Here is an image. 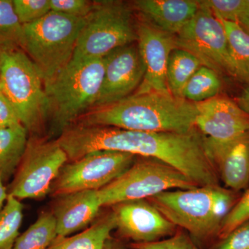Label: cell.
I'll return each instance as SVG.
<instances>
[{
    "label": "cell",
    "mask_w": 249,
    "mask_h": 249,
    "mask_svg": "<svg viewBox=\"0 0 249 249\" xmlns=\"http://www.w3.org/2000/svg\"><path fill=\"white\" fill-rule=\"evenodd\" d=\"M58 236L53 214L44 211L26 231L19 235L14 249H49Z\"/></svg>",
    "instance_id": "obj_23"
},
{
    "label": "cell",
    "mask_w": 249,
    "mask_h": 249,
    "mask_svg": "<svg viewBox=\"0 0 249 249\" xmlns=\"http://www.w3.org/2000/svg\"><path fill=\"white\" fill-rule=\"evenodd\" d=\"M96 5V1L87 0H50L52 11L74 18H88Z\"/></svg>",
    "instance_id": "obj_30"
},
{
    "label": "cell",
    "mask_w": 249,
    "mask_h": 249,
    "mask_svg": "<svg viewBox=\"0 0 249 249\" xmlns=\"http://www.w3.org/2000/svg\"><path fill=\"white\" fill-rule=\"evenodd\" d=\"M219 20L227 34L234 78L249 84V33L239 23Z\"/></svg>",
    "instance_id": "obj_21"
},
{
    "label": "cell",
    "mask_w": 249,
    "mask_h": 249,
    "mask_svg": "<svg viewBox=\"0 0 249 249\" xmlns=\"http://www.w3.org/2000/svg\"><path fill=\"white\" fill-rule=\"evenodd\" d=\"M239 24H241L245 30L249 31V0H245V4L239 20Z\"/></svg>",
    "instance_id": "obj_34"
},
{
    "label": "cell",
    "mask_w": 249,
    "mask_h": 249,
    "mask_svg": "<svg viewBox=\"0 0 249 249\" xmlns=\"http://www.w3.org/2000/svg\"><path fill=\"white\" fill-rule=\"evenodd\" d=\"M210 249H249V221L236 228Z\"/></svg>",
    "instance_id": "obj_32"
},
{
    "label": "cell",
    "mask_w": 249,
    "mask_h": 249,
    "mask_svg": "<svg viewBox=\"0 0 249 249\" xmlns=\"http://www.w3.org/2000/svg\"><path fill=\"white\" fill-rule=\"evenodd\" d=\"M249 221V188L223 219L217 233L221 240L239 226Z\"/></svg>",
    "instance_id": "obj_28"
},
{
    "label": "cell",
    "mask_w": 249,
    "mask_h": 249,
    "mask_svg": "<svg viewBox=\"0 0 249 249\" xmlns=\"http://www.w3.org/2000/svg\"><path fill=\"white\" fill-rule=\"evenodd\" d=\"M196 105V127L209 142L227 144L249 134V115L237 103L217 96Z\"/></svg>",
    "instance_id": "obj_14"
},
{
    "label": "cell",
    "mask_w": 249,
    "mask_h": 249,
    "mask_svg": "<svg viewBox=\"0 0 249 249\" xmlns=\"http://www.w3.org/2000/svg\"><path fill=\"white\" fill-rule=\"evenodd\" d=\"M55 199L52 213L60 237L86 229L102 208L98 192L94 190L69 193Z\"/></svg>",
    "instance_id": "obj_17"
},
{
    "label": "cell",
    "mask_w": 249,
    "mask_h": 249,
    "mask_svg": "<svg viewBox=\"0 0 249 249\" xmlns=\"http://www.w3.org/2000/svg\"><path fill=\"white\" fill-rule=\"evenodd\" d=\"M137 40L132 14L125 4L121 1H96L80 32L70 62L103 58Z\"/></svg>",
    "instance_id": "obj_6"
},
{
    "label": "cell",
    "mask_w": 249,
    "mask_h": 249,
    "mask_svg": "<svg viewBox=\"0 0 249 249\" xmlns=\"http://www.w3.org/2000/svg\"><path fill=\"white\" fill-rule=\"evenodd\" d=\"M23 26L15 12L13 1L0 0V52L22 49Z\"/></svg>",
    "instance_id": "obj_25"
},
{
    "label": "cell",
    "mask_w": 249,
    "mask_h": 249,
    "mask_svg": "<svg viewBox=\"0 0 249 249\" xmlns=\"http://www.w3.org/2000/svg\"><path fill=\"white\" fill-rule=\"evenodd\" d=\"M22 219L23 205L16 198L8 196L0 211V249H14Z\"/></svg>",
    "instance_id": "obj_26"
},
{
    "label": "cell",
    "mask_w": 249,
    "mask_h": 249,
    "mask_svg": "<svg viewBox=\"0 0 249 249\" xmlns=\"http://www.w3.org/2000/svg\"><path fill=\"white\" fill-rule=\"evenodd\" d=\"M67 162L66 152L56 140L30 137L7 188L8 196L19 201L45 197L50 193L53 181Z\"/></svg>",
    "instance_id": "obj_9"
},
{
    "label": "cell",
    "mask_w": 249,
    "mask_h": 249,
    "mask_svg": "<svg viewBox=\"0 0 249 249\" xmlns=\"http://www.w3.org/2000/svg\"><path fill=\"white\" fill-rule=\"evenodd\" d=\"M116 229L112 212L95 221L90 227L73 236H57L49 249H103Z\"/></svg>",
    "instance_id": "obj_19"
},
{
    "label": "cell",
    "mask_w": 249,
    "mask_h": 249,
    "mask_svg": "<svg viewBox=\"0 0 249 249\" xmlns=\"http://www.w3.org/2000/svg\"><path fill=\"white\" fill-rule=\"evenodd\" d=\"M103 249H128L125 245H124L120 241L114 240L112 238H109L106 242Z\"/></svg>",
    "instance_id": "obj_36"
},
{
    "label": "cell",
    "mask_w": 249,
    "mask_h": 249,
    "mask_svg": "<svg viewBox=\"0 0 249 249\" xmlns=\"http://www.w3.org/2000/svg\"><path fill=\"white\" fill-rule=\"evenodd\" d=\"M87 18L50 11L38 20L22 25V50L35 64L45 84L71 61Z\"/></svg>",
    "instance_id": "obj_4"
},
{
    "label": "cell",
    "mask_w": 249,
    "mask_h": 249,
    "mask_svg": "<svg viewBox=\"0 0 249 249\" xmlns=\"http://www.w3.org/2000/svg\"><path fill=\"white\" fill-rule=\"evenodd\" d=\"M237 104L249 115V86L240 95Z\"/></svg>",
    "instance_id": "obj_35"
},
{
    "label": "cell",
    "mask_w": 249,
    "mask_h": 249,
    "mask_svg": "<svg viewBox=\"0 0 249 249\" xmlns=\"http://www.w3.org/2000/svg\"><path fill=\"white\" fill-rule=\"evenodd\" d=\"M7 197V188L4 186V183L0 178V211L4 207V203H6Z\"/></svg>",
    "instance_id": "obj_37"
},
{
    "label": "cell",
    "mask_w": 249,
    "mask_h": 249,
    "mask_svg": "<svg viewBox=\"0 0 249 249\" xmlns=\"http://www.w3.org/2000/svg\"><path fill=\"white\" fill-rule=\"evenodd\" d=\"M16 109L0 85V128L20 124Z\"/></svg>",
    "instance_id": "obj_33"
},
{
    "label": "cell",
    "mask_w": 249,
    "mask_h": 249,
    "mask_svg": "<svg viewBox=\"0 0 249 249\" xmlns=\"http://www.w3.org/2000/svg\"><path fill=\"white\" fill-rule=\"evenodd\" d=\"M111 207L116 229L123 237L134 243L157 242L173 235L175 226L150 201H125Z\"/></svg>",
    "instance_id": "obj_15"
},
{
    "label": "cell",
    "mask_w": 249,
    "mask_h": 249,
    "mask_svg": "<svg viewBox=\"0 0 249 249\" xmlns=\"http://www.w3.org/2000/svg\"><path fill=\"white\" fill-rule=\"evenodd\" d=\"M217 19L239 23L245 0H207L200 1Z\"/></svg>",
    "instance_id": "obj_29"
},
{
    "label": "cell",
    "mask_w": 249,
    "mask_h": 249,
    "mask_svg": "<svg viewBox=\"0 0 249 249\" xmlns=\"http://www.w3.org/2000/svg\"><path fill=\"white\" fill-rule=\"evenodd\" d=\"M13 4L22 25L38 20L52 11L50 0H14Z\"/></svg>",
    "instance_id": "obj_27"
},
{
    "label": "cell",
    "mask_w": 249,
    "mask_h": 249,
    "mask_svg": "<svg viewBox=\"0 0 249 249\" xmlns=\"http://www.w3.org/2000/svg\"><path fill=\"white\" fill-rule=\"evenodd\" d=\"M28 134L22 124L0 128V178L4 183L16 173L27 147Z\"/></svg>",
    "instance_id": "obj_20"
},
{
    "label": "cell",
    "mask_w": 249,
    "mask_h": 249,
    "mask_svg": "<svg viewBox=\"0 0 249 249\" xmlns=\"http://www.w3.org/2000/svg\"><path fill=\"white\" fill-rule=\"evenodd\" d=\"M137 156L125 152H91L62 167L51 188L53 197L83 191H98L121 176Z\"/></svg>",
    "instance_id": "obj_10"
},
{
    "label": "cell",
    "mask_w": 249,
    "mask_h": 249,
    "mask_svg": "<svg viewBox=\"0 0 249 249\" xmlns=\"http://www.w3.org/2000/svg\"><path fill=\"white\" fill-rule=\"evenodd\" d=\"M137 35L145 73L136 93H170L167 85V66L170 53L178 48L176 36L160 30L148 22L139 24Z\"/></svg>",
    "instance_id": "obj_13"
},
{
    "label": "cell",
    "mask_w": 249,
    "mask_h": 249,
    "mask_svg": "<svg viewBox=\"0 0 249 249\" xmlns=\"http://www.w3.org/2000/svg\"><path fill=\"white\" fill-rule=\"evenodd\" d=\"M218 186L163 192L149 201L175 226L188 231L196 240L217 236L222 220L214 211Z\"/></svg>",
    "instance_id": "obj_8"
},
{
    "label": "cell",
    "mask_w": 249,
    "mask_h": 249,
    "mask_svg": "<svg viewBox=\"0 0 249 249\" xmlns=\"http://www.w3.org/2000/svg\"><path fill=\"white\" fill-rule=\"evenodd\" d=\"M136 9L160 30L177 36L199 11L194 0H137Z\"/></svg>",
    "instance_id": "obj_18"
},
{
    "label": "cell",
    "mask_w": 249,
    "mask_h": 249,
    "mask_svg": "<svg viewBox=\"0 0 249 249\" xmlns=\"http://www.w3.org/2000/svg\"><path fill=\"white\" fill-rule=\"evenodd\" d=\"M199 11L176 36L177 47L194 55L203 66L234 77L227 34L219 19L199 1Z\"/></svg>",
    "instance_id": "obj_11"
},
{
    "label": "cell",
    "mask_w": 249,
    "mask_h": 249,
    "mask_svg": "<svg viewBox=\"0 0 249 249\" xmlns=\"http://www.w3.org/2000/svg\"><path fill=\"white\" fill-rule=\"evenodd\" d=\"M0 85L28 132H37L50 104L40 71L22 49L0 52Z\"/></svg>",
    "instance_id": "obj_5"
},
{
    "label": "cell",
    "mask_w": 249,
    "mask_h": 249,
    "mask_svg": "<svg viewBox=\"0 0 249 249\" xmlns=\"http://www.w3.org/2000/svg\"><path fill=\"white\" fill-rule=\"evenodd\" d=\"M197 184L173 167L157 160L134 163L124 174L98 190L102 207L153 197L173 189L187 190Z\"/></svg>",
    "instance_id": "obj_7"
},
{
    "label": "cell",
    "mask_w": 249,
    "mask_h": 249,
    "mask_svg": "<svg viewBox=\"0 0 249 249\" xmlns=\"http://www.w3.org/2000/svg\"><path fill=\"white\" fill-rule=\"evenodd\" d=\"M201 66V62L190 52L181 49H174L170 53L166 71L170 93L175 97L183 98L187 83Z\"/></svg>",
    "instance_id": "obj_22"
},
{
    "label": "cell",
    "mask_w": 249,
    "mask_h": 249,
    "mask_svg": "<svg viewBox=\"0 0 249 249\" xmlns=\"http://www.w3.org/2000/svg\"><path fill=\"white\" fill-rule=\"evenodd\" d=\"M133 249H201L197 244L190 237L183 233L173 234L169 238L147 243H132Z\"/></svg>",
    "instance_id": "obj_31"
},
{
    "label": "cell",
    "mask_w": 249,
    "mask_h": 249,
    "mask_svg": "<svg viewBox=\"0 0 249 249\" xmlns=\"http://www.w3.org/2000/svg\"><path fill=\"white\" fill-rule=\"evenodd\" d=\"M103 58L70 62L53 79L45 84L52 112V131L60 134L93 108L101 91Z\"/></svg>",
    "instance_id": "obj_3"
},
{
    "label": "cell",
    "mask_w": 249,
    "mask_h": 249,
    "mask_svg": "<svg viewBox=\"0 0 249 249\" xmlns=\"http://www.w3.org/2000/svg\"><path fill=\"white\" fill-rule=\"evenodd\" d=\"M104 76L93 108L112 104L137 91L143 78V62L138 46H124L103 58Z\"/></svg>",
    "instance_id": "obj_12"
},
{
    "label": "cell",
    "mask_w": 249,
    "mask_h": 249,
    "mask_svg": "<svg viewBox=\"0 0 249 249\" xmlns=\"http://www.w3.org/2000/svg\"><path fill=\"white\" fill-rule=\"evenodd\" d=\"M246 31H247V30H246ZM248 31V32L249 33V31Z\"/></svg>",
    "instance_id": "obj_38"
},
{
    "label": "cell",
    "mask_w": 249,
    "mask_h": 249,
    "mask_svg": "<svg viewBox=\"0 0 249 249\" xmlns=\"http://www.w3.org/2000/svg\"><path fill=\"white\" fill-rule=\"evenodd\" d=\"M196 103L171 93L135 92L118 102L90 109L74 124L188 133L196 128Z\"/></svg>",
    "instance_id": "obj_2"
},
{
    "label": "cell",
    "mask_w": 249,
    "mask_h": 249,
    "mask_svg": "<svg viewBox=\"0 0 249 249\" xmlns=\"http://www.w3.org/2000/svg\"><path fill=\"white\" fill-rule=\"evenodd\" d=\"M204 139L206 153L226 186L245 189L249 185V134L227 144Z\"/></svg>",
    "instance_id": "obj_16"
},
{
    "label": "cell",
    "mask_w": 249,
    "mask_h": 249,
    "mask_svg": "<svg viewBox=\"0 0 249 249\" xmlns=\"http://www.w3.org/2000/svg\"><path fill=\"white\" fill-rule=\"evenodd\" d=\"M95 143L101 151L125 152L160 160L199 186H217V171L206 153L204 139L195 130L145 132L103 127L98 131Z\"/></svg>",
    "instance_id": "obj_1"
},
{
    "label": "cell",
    "mask_w": 249,
    "mask_h": 249,
    "mask_svg": "<svg viewBox=\"0 0 249 249\" xmlns=\"http://www.w3.org/2000/svg\"><path fill=\"white\" fill-rule=\"evenodd\" d=\"M222 88L218 73L208 67L201 66L193 74L183 89V98L198 103L216 97Z\"/></svg>",
    "instance_id": "obj_24"
}]
</instances>
